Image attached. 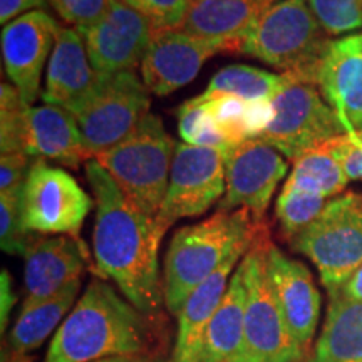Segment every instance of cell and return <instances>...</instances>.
<instances>
[{
	"label": "cell",
	"instance_id": "cell-1",
	"mask_svg": "<svg viewBox=\"0 0 362 362\" xmlns=\"http://www.w3.org/2000/svg\"><path fill=\"white\" fill-rule=\"evenodd\" d=\"M86 178L96 202L93 252L98 272L139 312L158 315L165 302L158 252L168 226L139 210L96 160L86 163Z\"/></svg>",
	"mask_w": 362,
	"mask_h": 362
},
{
	"label": "cell",
	"instance_id": "cell-2",
	"mask_svg": "<svg viewBox=\"0 0 362 362\" xmlns=\"http://www.w3.org/2000/svg\"><path fill=\"white\" fill-rule=\"evenodd\" d=\"M153 317L144 315L110 284L93 279L54 334L44 362H94L151 354Z\"/></svg>",
	"mask_w": 362,
	"mask_h": 362
},
{
	"label": "cell",
	"instance_id": "cell-3",
	"mask_svg": "<svg viewBox=\"0 0 362 362\" xmlns=\"http://www.w3.org/2000/svg\"><path fill=\"white\" fill-rule=\"evenodd\" d=\"M262 225L265 221L257 220L248 210H218L200 223L176 230L165 257L163 293L166 309L178 315L189 293L223 264L243 238L259 232Z\"/></svg>",
	"mask_w": 362,
	"mask_h": 362
},
{
	"label": "cell",
	"instance_id": "cell-4",
	"mask_svg": "<svg viewBox=\"0 0 362 362\" xmlns=\"http://www.w3.org/2000/svg\"><path fill=\"white\" fill-rule=\"evenodd\" d=\"M330 40L307 0H280L262 13L238 54L315 84L317 67Z\"/></svg>",
	"mask_w": 362,
	"mask_h": 362
},
{
	"label": "cell",
	"instance_id": "cell-5",
	"mask_svg": "<svg viewBox=\"0 0 362 362\" xmlns=\"http://www.w3.org/2000/svg\"><path fill=\"white\" fill-rule=\"evenodd\" d=\"M176 144L156 115L144 117L129 138L94 160L144 214H160L168 192Z\"/></svg>",
	"mask_w": 362,
	"mask_h": 362
},
{
	"label": "cell",
	"instance_id": "cell-6",
	"mask_svg": "<svg viewBox=\"0 0 362 362\" xmlns=\"http://www.w3.org/2000/svg\"><path fill=\"white\" fill-rule=\"evenodd\" d=\"M151 96L136 71L101 74L69 111L93 158L123 143L149 115Z\"/></svg>",
	"mask_w": 362,
	"mask_h": 362
},
{
	"label": "cell",
	"instance_id": "cell-7",
	"mask_svg": "<svg viewBox=\"0 0 362 362\" xmlns=\"http://www.w3.org/2000/svg\"><path fill=\"white\" fill-rule=\"evenodd\" d=\"M269 230L240 262L245 284V362H305L307 352L285 322L267 272Z\"/></svg>",
	"mask_w": 362,
	"mask_h": 362
},
{
	"label": "cell",
	"instance_id": "cell-8",
	"mask_svg": "<svg viewBox=\"0 0 362 362\" xmlns=\"http://www.w3.org/2000/svg\"><path fill=\"white\" fill-rule=\"evenodd\" d=\"M292 250L317 267L329 293L341 291L362 267V197L332 198L304 232L292 240Z\"/></svg>",
	"mask_w": 362,
	"mask_h": 362
},
{
	"label": "cell",
	"instance_id": "cell-9",
	"mask_svg": "<svg viewBox=\"0 0 362 362\" xmlns=\"http://www.w3.org/2000/svg\"><path fill=\"white\" fill-rule=\"evenodd\" d=\"M285 84L272 98L275 116L262 141L296 161L309 149L346 134V129L315 84L285 74Z\"/></svg>",
	"mask_w": 362,
	"mask_h": 362
},
{
	"label": "cell",
	"instance_id": "cell-10",
	"mask_svg": "<svg viewBox=\"0 0 362 362\" xmlns=\"http://www.w3.org/2000/svg\"><path fill=\"white\" fill-rule=\"evenodd\" d=\"M93 198L66 170L34 160L22 189V215L30 233L79 238Z\"/></svg>",
	"mask_w": 362,
	"mask_h": 362
},
{
	"label": "cell",
	"instance_id": "cell-11",
	"mask_svg": "<svg viewBox=\"0 0 362 362\" xmlns=\"http://www.w3.org/2000/svg\"><path fill=\"white\" fill-rule=\"evenodd\" d=\"M226 189L225 155L211 148L178 143L171 165L168 192L156 218L170 226L193 218L221 202Z\"/></svg>",
	"mask_w": 362,
	"mask_h": 362
},
{
	"label": "cell",
	"instance_id": "cell-12",
	"mask_svg": "<svg viewBox=\"0 0 362 362\" xmlns=\"http://www.w3.org/2000/svg\"><path fill=\"white\" fill-rule=\"evenodd\" d=\"M225 168L226 189L218 210H248L264 220L275 188L287 175V161L260 138H248L225 156Z\"/></svg>",
	"mask_w": 362,
	"mask_h": 362
},
{
	"label": "cell",
	"instance_id": "cell-13",
	"mask_svg": "<svg viewBox=\"0 0 362 362\" xmlns=\"http://www.w3.org/2000/svg\"><path fill=\"white\" fill-rule=\"evenodd\" d=\"M79 33L94 69L101 74H115L138 69L155 29L141 12L116 0L101 21Z\"/></svg>",
	"mask_w": 362,
	"mask_h": 362
},
{
	"label": "cell",
	"instance_id": "cell-14",
	"mask_svg": "<svg viewBox=\"0 0 362 362\" xmlns=\"http://www.w3.org/2000/svg\"><path fill=\"white\" fill-rule=\"evenodd\" d=\"M228 52L225 44L189 35L181 29L155 30L141 62V79L149 93L168 96L197 78L215 54Z\"/></svg>",
	"mask_w": 362,
	"mask_h": 362
},
{
	"label": "cell",
	"instance_id": "cell-15",
	"mask_svg": "<svg viewBox=\"0 0 362 362\" xmlns=\"http://www.w3.org/2000/svg\"><path fill=\"white\" fill-rule=\"evenodd\" d=\"M61 25L44 11H30L2 30V59L11 83L27 103L40 94V76Z\"/></svg>",
	"mask_w": 362,
	"mask_h": 362
},
{
	"label": "cell",
	"instance_id": "cell-16",
	"mask_svg": "<svg viewBox=\"0 0 362 362\" xmlns=\"http://www.w3.org/2000/svg\"><path fill=\"white\" fill-rule=\"evenodd\" d=\"M88 252L81 238L56 235L34 237L24 253V300L21 310L47 300L81 280Z\"/></svg>",
	"mask_w": 362,
	"mask_h": 362
},
{
	"label": "cell",
	"instance_id": "cell-17",
	"mask_svg": "<svg viewBox=\"0 0 362 362\" xmlns=\"http://www.w3.org/2000/svg\"><path fill=\"white\" fill-rule=\"evenodd\" d=\"M315 86L346 133L362 131V33L330 40L317 67Z\"/></svg>",
	"mask_w": 362,
	"mask_h": 362
},
{
	"label": "cell",
	"instance_id": "cell-18",
	"mask_svg": "<svg viewBox=\"0 0 362 362\" xmlns=\"http://www.w3.org/2000/svg\"><path fill=\"white\" fill-rule=\"evenodd\" d=\"M267 272L285 322L297 342L309 352L320 317V293L310 270L270 242Z\"/></svg>",
	"mask_w": 362,
	"mask_h": 362
},
{
	"label": "cell",
	"instance_id": "cell-19",
	"mask_svg": "<svg viewBox=\"0 0 362 362\" xmlns=\"http://www.w3.org/2000/svg\"><path fill=\"white\" fill-rule=\"evenodd\" d=\"M264 228H267V225H262L259 232L243 238L230 252L223 264L189 293L178 314V332H176V342L170 362H197L203 334L228 291L230 280L233 277L232 272L235 267L240 265Z\"/></svg>",
	"mask_w": 362,
	"mask_h": 362
},
{
	"label": "cell",
	"instance_id": "cell-20",
	"mask_svg": "<svg viewBox=\"0 0 362 362\" xmlns=\"http://www.w3.org/2000/svg\"><path fill=\"white\" fill-rule=\"evenodd\" d=\"M275 0H189L180 29L194 37L226 45L240 52V45Z\"/></svg>",
	"mask_w": 362,
	"mask_h": 362
},
{
	"label": "cell",
	"instance_id": "cell-21",
	"mask_svg": "<svg viewBox=\"0 0 362 362\" xmlns=\"http://www.w3.org/2000/svg\"><path fill=\"white\" fill-rule=\"evenodd\" d=\"M98 78L99 72L90 64L83 34L78 29L61 27L47 66L44 103L69 110L93 89Z\"/></svg>",
	"mask_w": 362,
	"mask_h": 362
},
{
	"label": "cell",
	"instance_id": "cell-22",
	"mask_svg": "<svg viewBox=\"0 0 362 362\" xmlns=\"http://www.w3.org/2000/svg\"><path fill=\"white\" fill-rule=\"evenodd\" d=\"M25 153L37 160H52L69 168H79L83 163L94 160L76 117L64 107L52 104L30 110Z\"/></svg>",
	"mask_w": 362,
	"mask_h": 362
},
{
	"label": "cell",
	"instance_id": "cell-23",
	"mask_svg": "<svg viewBox=\"0 0 362 362\" xmlns=\"http://www.w3.org/2000/svg\"><path fill=\"white\" fill-rule=\"evenodd\" d=\"M197 362H245V284L240 265L206 325Z\"/></svg>",
	"mask_w": 362,
	"mask_h": 362
},
{
	"label": "cell",
	"instance_id": "cell-24",
	"mask_svg": "<svg viewBox=\"0 0 362 362\" xmlns=\"http://www.w3.org/2000/svg\"><path fill=\"white\" fill-rule=\"evenodd\" d=\"M325 322L305 362H362V302L329 293Z\"/></svg>",
	"mask_w": 362,
	"mask_h": 362
},
{
	"label": "cell",
	"instance_id": "cell-25",
	"mask_svg": "<svg viewBox=\"0 0 362 362\" xmlns=\"http://www.w3.org/2000/svg\"><path fill=\"white\" fill-rule=\"evenodd\" d=\"M79 288L81 280H76L57 296L21 310L16 325L8 334V349L25 356L39 349L69 312L78 297Z\"/></svg>",
	"mask_w": 362,
	"mask_h": 362
},
{
	"label": "cell",
	"instance_id": "cell-26",
	"mask_svg": "<svg viewBox=\"0 0 362 362\" xmlns=\"http://www.w3.org/2000/svg\"><path fill=\"white\" fill-rule=\"evenodd\" d=\"M292 163V171L285 185L298 192L332 200L337 194H341L349 183L342 166L339 165L336 156L330 153L325 143L309 149Z\"/></svg>",
	"mask_w": 362,
	"mask_h": 362
},
{
	"label": "cell",
	"instance_id": "cell-27",
	"mask_svg": "<svg viewBox=\"0 0 362 362\" xmlns=\"http://www.w3.org/2000/svg\"><path fill=\"white\" fill-rule=\"evenodd\" d=\"M285 74H275L259 67L233 64L220 69L206 86L205 94H233L247 101L270 99L285 84Z\"/></svg>",
	"mask_w": 362,
	"mask_h": 362
},
{
	"label": "cell",
	"instance_id": "cell-28",
	"mask_svg": "<svg viewBox=\"0 0 362 362\" xmlns=\"http://www.w3.org/2000/svg\"><path fill=\"white\" fill-rule=\"evenodd\" d=\"M178 133L185 144L198 148H211L226 156L232 151V144L220 133L214 117L208 115L202 94L188 99L178 110Z\"/></svg>",
	"mask_w": 362,
	"mask_h": 362
},
{
	"label": "cell",
	"instance_id": "cell-29",
	"mask_svg": "<svg viewBox=\"0 0 362 362\" xmlns=\"http://www.w3.org/2000/svg\"><path fill=\"white\" fill-rule=\"evenodd\" d=\"M30 106L13 84L0 86V149L2 155L25 153Z\"/></svg>",
	"mask_w": 362,
	"mask_h": 362
},
{
	"label": "cell",
	"instance_id": "cell-30",
	"mask_svg": "<svg viewBox=\"0 0 362 362\" xmlns=\"http://www.w3.org/2000/svg\"><path fill=\"white\" fill-rule=\"evenodd\" d=\"M330 200L317 194L298 192L284 185L275 203V218L279 221L284 238L292 240L304 232L312 221L324 211Z\"/></svg>",
	"mask_w": 362,
	"mask_h": 362
},
{
	"label": "cell",
	"instance_id": "cell-31",
	"mask_svg": "<svg viewBox=\"0 0 362 362\" xmlns=\"http://www.w3.org/2000/svg\"><path fill=\"white\" fill-rule=\"evenodd\" d=\"M22 189L24 187L0 192V245L8 255L24 257L35 235L30 233L24 225Z\"/></svg>",
	"mask_w": 362,
	"mask_h": 362
},
{
	"label": "cell",
	"instance_id": "cell-32",
	"mask_svg": "<svg viewBox=\"0 0 362 362\" xmlns=\"http://www.w3.org/2000/svg\"><path fill=\"white\" fill-rule=\"evenodd\" d=\"M208 115L232 146L250 138L247 129V99L233 94H202Z\"/></svg>",
	"mask_w": 362,
	"mask_h": 362
},
{
	"label": "cell",
	"instance_id": "cell-33",
	"mask_svg": "<svg viewBox=\"0 0 362 362\" xmlns=\"http://www.w3.org/2000/svg\"><path fill=\"white\" fill-rule=\"evenodd\" d=\"M307 4L327 35L362 30V0H307Z\"/></svg>",
	"mask_w": 362,
	"mask_h": 362
},
{
	"label": "cell",
	"instance_id": "cell-34",
	"mask_svg": "<svg viewBox=\"0 0 362 362\" xmlns=\"http://www.w3.org/2000/svg\"><path fill=\"white\" fill-rule=\"evenodd\" d=\"M151 22L155 30L180 29L189 0H123Z\"/></svg>",
	"mask_w": 362,
	"mask_h": 362
},
{
	"label": "cell",
	"instance_id": "cell-35",
	"mask_svg": "<svg viewBox=\"0 0 362 362\" xmlns=\"http://www.w3.org/2000/svg\"><path fill=\"white\" fill-rule=\"evenodd\" d=\"M115 2L116 0H49L59 17L79 30L101 21Z\"/></svg>",
	"mask_w": 362,
	"mask_h": 362
},
{
	"label": "cell",
	"instance_id": "cell-36",
	"mask_svg": "<svg viewBox=\"0 0 362 362\" xmlns=\"http://www.w3.org/2000/svg\"><path fill=\"white\" fill-rule=\"evenodd\" d=\"M325 144L349 181L362 180V131L341 134Z\"/></svg>",
	"mask_w": 362,
	"mask_h": 362
},
{
	"label": "cell",
	"instance_id": "cell-37",
	"mask_svg": "<svg viewBox=\"0 0 362 362\" xmlns=\"http://www.w3.org/2000/svg\"><path fill=\"white\" fill-rule=\"evenodd\" d=\"M33 160L27 153H11L0 158V192L24 187Z\"/></svg>",
	"mask_w": 362,
	"mask_h": 362
},
{
	"label": "cell",
	"instance_id": "cell-38",
	"mask_svg": "<svg viewBox=\"0 0 362 362\" xmlns=\"http://www.w3.org/2000/svg\"><path fill=\"white\" fill-rule=\"evenodd\" d=\"M275 116L274 103L270 99L247 101V129L250 138H260L269 129Z\"/></svg>",
	"mask_w": 362,
	"mask_h": 362
},
{
	"label": "cell",
	"instance_id": "cell-39",
	"mask_svg": "<svg viewBox=\"0 0 362 362\" xmlns=\"http://www.w3.org/2000/svg\"><path fill=\"white\" fill-rule=\"evenodd\" d=\"M45 0H0V22L4 25L11 24L17 16L21 17L22 12L34 8L37 11V7H42Z\"/></svg>",
	"mask_w": 362,
	"mask_h": 362
},
{
	"label": "cell",
	"instance_id": "cell-40",
	"mask_svg": "<svg viewBox=\"0 0 362 362\" xmlns=\"http://www.w3.org/2000/svg\"><path fill=\"white\" fill-rule=\"evenodd\" d=\"M17 297L13 296L12 292V280L8 272L4 269L2 275H0V330L2 334L6 332L7 322H8V314H11V309L16 304Z\"/></svg>",
	"mask_w": 362,
	"mask_h": 362
},
{
	"label": "cell",
	"instance_id": "cell-41",
	"mask_svg": "<svg viewBox=\"0 0 362 362\" xmlns=\"http://www.w3.org/2000/svg\"><path fill=\"white\" fill-rule=\"evenodd\" d=\"M337 292H341L344 297L351 298V300L362 302V267L354 272V275Z\"/></svg>",
	"mask_w": 362,
	"mask_h": 362
},
{
	"label": "cell",
	"instance_id": "cell-42",
	"mask_svg": "<svg viewBox=\"0 0 362 362\" xmlns=\"http://www.w3.org/2000/svg\"><path fill=\"white\" fill-rule=\"evenodd\" d=\"M94 362H155V357L149 356V354L119 356V357H107V359H99Z\"/></svg>",
	"mask_w": 362,
	"mask_h": 362
},
{
	"label": "cell",
	"instance_id": "cell-43",
	"mask_svg": "<svg viewBox=\"0 0 362 362\" xmlns=\"http://www.w3.org/2000/svg\"><path fill=\"white\" fill-rule=\"evenodd\" d=\"M2 362H33L29 354H17V352H12L11 349H4L2 351Z\"/></svg>",
	"mask_w": 362,
	"mask_h": 362
},
{
	"label": "cell",
	"instance_id": "cell-44",
	"mask_svg": "<svg viewBox=\"0 0 362 362\" xmlns=\"http://www.w3.org/2000/svg\"><path fill=\"white\" fill-rule=\"evenodd\" d=\"M155 362H170V361H155Z\"/></svg>",
	"mask_w": 362,
	"mask_h": 362
}]
</instances>
